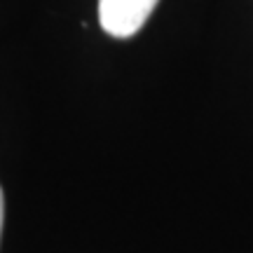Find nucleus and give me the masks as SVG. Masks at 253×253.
Instances as JSON below:
<instances>
[{"label": "nucleus", "instance_id": "1", "mask_svg": "<svg viewBox=\"0 0 253 253\" xmlns=\"http://www.w3.org/2000/svg\"><path fill=\"white\" fill-rule=\"evenodd\" d=\"M160 0H99V24L113 38L136 36Z\"/></svg>", "mask_w": 253, "mask_h": 253}, {"label": "nucleus", "instance_id": "2", "mask_svg": "<svg viewBox=\"0 0 253 253\" xmlns=\"http://www.w3.org/2000/svg\"><path fill=\"white\" fill-rule=\"evenodd\" d=\"M2 220H5V197H2V188H0V232H2Z\"/></svg>", "mask_w": 253, "mask_h": 253}]
</instances>
